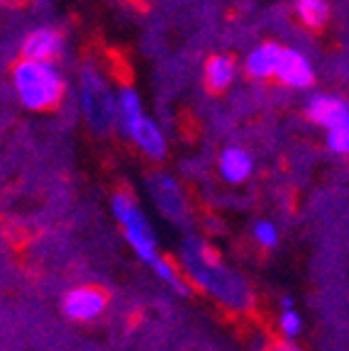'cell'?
I'll list each match as a JSON object with an SVG mask.
<instances>
[{
  "instance_id": "obj_1",
  "label": "cell",
  "mask_w": 349,
  "mask_h": 351,
  "mask_svg": "<svg viewBox=\"0 0 349 351\" xmlns=\"http://www.w3.org/2000/svg\"><path fill=\"white\" fill-rule=\"evenodd\" d=\"M110 208H113L115 219L120 222L122 232H125V239L130 241L132 252L147 263L149 269L164 280L166 285H171L174 291L188 293V285L181 278V274L176 271V266L169 258L159 256L157 252V237L149 225L147 215L142 213V208L137 205V200L127 193H115L113 200H110Z\"/></svg>"
},
{
  "instance_id": "obj_2",
  "label": "cell",
  "mask_w": 349,
  "mask_h": 351,
  "mask_svg": "<svg viewBox=\"0 0 349 351\" xmlns=\"http://www.w3.org/2000/svg\"><path fill=\"white\" fill-rule=\"evenodd\" d=\"M12 83L22 105L30 110H52L64 98V78L54 64L22 59L12 69Z\"/></svg>"
},
{
  "instance_id": "obj_3",
  "label": "cell",
  "mask_w": 349,
  "mask_h": 351,
  "mask_svg": "<svg viewBox=\"0 0 349 351\" xmlns=\"http://www.w3.org/2000/svg\"><path fill=\"white\" fill-rule=\"evenodd\" d=\"M183 263L191 278L201 288L215 293L225 302H240V295H245V285L237 276H232L223 263L215 261V256L198 241H188L183 249Z\"/></svg>"
},
{
  "instance_id": "obj_4",
  "label": "cell",
  "mask_w": 349,
  "mask_h": 351,
  "mask_svg": "<svg viewBox=\"0 0 349 351\" xmlns=\"http://www.w3.org/2000/svg\"><path fill=\"white\" fill-rule=\"evenodd\" d=\"M81 105L91 130L98 134H105L117 125V98L93 66H86L81 73Z\"/></svg>"
},
{
  "instance_id": "obj_5",
  "label": "cell",
  "mask_w": 349,
  "mask_h": 351,
  "mask_svg": "<svg viewBox=\"0 0 349 351\" xmlns=\"http://www.w3.org/2000/svg\"><path fill=\"white\" fill-rule=\"evenodd\" d=\"M105 305H108V295L100 288H93V285L74 288L64 298L66 317L76 319V322H91V319L100 317Z\"/></svg>"
},
{
  "instance_id": "obj_6",
  "label": "cell",
  "mask_w": 349,
  "mask_h": 351,
  "mask_svg": "<svg viewBox=\"0 0 349 351\" xmlns=\"http://www.w3.org/2000/svg\"><path fill=\"white\" fill-rule=\"evenodd\" d=\"M306 112L315 125L325 127L328 132L349 120V105L337 95H313L306 105Z\"/></svg>"
},
{
  "instance_id": "obj_7",
  "label": "cell",
  "mask_w": 349,
  "mask_h": 351,
  "mask_svg": "<svg viewBox=\"0 0 349 351\" xmlns=\"http://www.w3.org/2000/svg\"><path fill=\"white\" fill-rule=\"evenodd\" d=\"M64 49V39L56 29L39 27L27 34L25 44H22V59L27 61H42V64H52Z\"/></svg>"
},
{
  "instance_id": "obj_8",
  "label": "cell",
  "mask_w": 349,
  "mask_h": 351,
  "mask_svg": "<svg viewBox=\"0 0 349 351\" xmlns=\"http://www.w3.org/2000/svg\"><path fill=\"white\" fill-rule=\"evenodd\" d=\"M276 76L291 88H308L313 83V66L295 49H284Z\"/></svg>"
},
{
  "instance_id": "obj_9",
  "label": "cell",
  "mask_w": 349,
  "mask_h": 351,
  "mask_svg": "<svg viewBox=\"0 0 349 351\" xmlns=\"http://www.w3.org/2000/svg\"><path fill=\"white\" fill-rule=\"evenodd\" d=\"M281 54H284V47H278L273 42L259 44L257 49L251 51L245 61V69L249 76L254 78H269L276 76L278 64H281Z\"/></svg>"
},
{
  "instance_id": "obj_10",
  "label": "cell",
  "mask_w": 349,
  "mask_h": 351,
  "mask_svg": "<svg viewBox=\"0 0 349 351\" xmlns=\"http://www.w3.org/2000/svg\"><path fill=\"white\" fill-rule=\"evenodd\" d=\"M144 110L142 103H139V95L132 86H122L120 95H117V127L125 137H130L135 127L144 120Z\"/></svg>"
},
{
  "instance_id": "obj_11",
  "label": "cell",
  "mask_w": 349,
  "mask_h": 351,
  "mask_svg": "<svg viewBox=\"0 0 349 351\" xmlns=\"http://www.w3.org/2000/svg\"><path fill=\"white\" fill-rule=\"evenodd\" d=\"M254 171V159L245 149L229 147L220 154V173L227 183H245Z\"/></svg>"
},
{
  "instance_id": "obj_12",
  "label": "cell",
  "mask_w": 349,
  "mask_h": 351,
  "mask_svg": "<svg viewBox=\"0 0 349 351\" xmlns=\"http://www.w3.org/2000/svg\"><path fill=\"white\" fill-rule=\"evenodd\" d=\"M130 139L147 154L149 159H164L166 154V139L164 132L159 130V125L149 117H144L139 125L135 127V132L130 134Z\"/></svg>"
},
{
  "instance_id": "obj_13",
  "label": "cell",
  "mask_w": 349,
  "mask_h": 351,
  "mask_svg": "<svg viewBox=\"0 0 349 351\" xmlns=\"http://www.w3.org/2000/svg\"><path fill=\"white\" fill-rule=\"evenodd\" d=\"M235 81V61L229 56H213L205 61V86L207 90L220 93Z\"/></svg>"
},
{
  "instance_id": "obj_14",
  "label": "cell",
  "mask_w": 349,
  "mask_h": 351,
  "mask_svg": "<svg viewBox=\"0 0 349 351\" xmlns=\"http://www.w3.org/2000/svg\"><path fill=\"white\" fill-rule=\"evenodd\" d=\"M295 10H298V17L306 22L308 27H322L330 15V5L325 0H298Z\"/></svg>"
},
{
  "instance_id": "obj_15",
  "label": "cell",
  "mask_w": 349,
  "mask_h": 351,
  "mask_svg": "<svg viewBox=\"0 0 349 351\" xmlns=\"http://www.w3.org/2000/svg\"><path fill=\"white\" fill-rule=\"evenodd\" d=\"M251 234H254L259 247H264V249H273L278 244V230L269 219H259L257 225H254V230H251Z\"/></svg>"
},
{
  "instance_id": "obj_16",
  "label": "cell",
  "mask_w": 349,
  "mask_h": 351,
  "mask_svg": "<svg viewBox=\"0 0 349 351\" xmlns=\"http://www.w3.org/2000/svg\"><path fill=\"white\" fill-rule=\"evenodd\" d=\"M328 149L333 154H349V120L328 132Z\"/></svg>"
},
{
  "instance_id": "obj_17",
  "label": "cell",
  "mask_w": 349,
  "mask_h": 351,
  "mask_svg": "<svg viewBox=\"0 0 349 351\" xmlns=\"http://www.w3.org/2000/svg\"><path fill=\"white\" fill-rule=\"evenodd\" d=\"M278 324H281V332H284L289 339H295V337L303 332V317H300L298 313H295L293 307L291 310H284L281 313V319H278Z\"/></svg>"
},
{
  "instance_id": "obj_18",
  "label": "cell",
  "mask_w": 349,
  "mask_h": 351,
  "mask_svg": "<svg viewBox=\"0 0 349 351\" xmlns=\"http://www.w3.org/2000/svg\"><path fill=\"white\" fill-rule=\"evenodd\" d=\"M276 351H300V349H295V346H276Z\"/></svg>"
}]
</instances>
